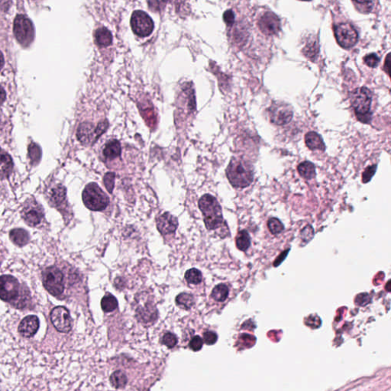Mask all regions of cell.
I'll return each mask as SVG.
<instances>
[{
  "instance_id": "6da1fadb",
  "label": "cell",
  "mask_w": 391,
  "mask_h": 391,
  "mask_svg": "<svg viewBox=\"0 0 391 391\" xmlns=\"http://www.w3.org/2000/svg\"><path fill=\"white\" fill-rule=\"evenodd\" d=\"M29 292L25 286H21L18 280L11 275L0 277V299L13 304L18 308L25 306Z\"/></svg>"
},
{
  "instance_id": "7a4b0ae2",
  "label": "cell",
  "mask_w": 391,
  "mask_h": 391,
  "mask_svg": "<svg viewBox=\"0 0 391 391\" xmlns=\"http://www.w3.org/2000/svg\"><path fill=\"white\" fill-rule=\"evenodd\" d=\"M199 207L204 216V223L208 230L227 228L223 219L221 206L213 196L203 195L199 200Z\"/></svg>"
},
{
  "instance_id": "3957f363",
  "label": "cell",
  "mask_w": 391,
  "mask_h": 391,
  "mask_svg": "<svg viewBox=\"0 0 391 391\" xmlns=\"http://www.w3.org/2000/svg\"><path fill=\"white\" fill-rule=\"evenodd\" d=\"M226 176L234 187H249L254 180L253 167L243 159L233 158L226 169Z\"/></svg>"
},
{
  "instance_id": "277c9868",
  "label": "cell",
  "mask_w": 391,
  "mask_h": 391,
  "mask_svg": "<svg viewBox=\"0 0 391 391\" xmlns=\"http://www.w3.org/2000/svg\"><path fill=\"white\" fill-rule=\"evenodd\" d=\"M372 94L366 87L355 89L351 95V103L355 116L361 123H370L372 119Z\"/></svg>"
},
{
  "instance_id": "5b68a950",
  "label": "cell",
  "mask_w": 391,
  "mask_h": 391,
  "mask_svg": "<svg viewBox=\"0 0 391 391\" xmlns=\"http://www.w3.org/2000/svg\"><path fill=\"white\" fill-rule=\"evenodd\" d=\"M82 198L84 205L92 211L105 210L110 203L108 196L96 183H90L86 186L83 191Z\"/></svg>"
},
{
  "instance_id": "8992f818",
  "label": "cell",
  "mask_w": 391,
  "mask_h": 391,
  "mask_svg": "<svg viewBox=\"0 0 391 391\" xmlns=\"http://www.w3.org/2000/svg\"><path fill=\"white\" fill-rule=\"evenodd\" d=\"M43 284L46 290L54 296H61L64 290V277L57 267L45 269L42 273Z\"/></svg>"
},
{
  "instance_id": "52a82bcc",
  "label": "cell",
  "mask_w": 391,
  "mask_h": 391,
  "mask_svg": "<svg viewBox=\"0 0 391 391\" xmlns=\"http://www.w3.org/2000/svg\"><path fill=\"white\" fill-rule=\"evenodd\" d=\"M108 126L109 123L107 120L99 123L96 128L91 123H82L77 130V138L82 144H94L107 131Z\"/></svg>"
},
{
  "instance_id": "ba28073f",
  "label": "cell",
  "mask_w": 391,
  "mask_h": 391,
  "mask_svg": "<svg viewBox=\"0 0 391 391\" xmlns=\"http://www.w3.org/2000/svg\"><path fill=\"white\" fill-rule=\"evenodd\" d=\"M14 33L17 41L24 47H28L34 40L32 22L25 15H18L14 21Z\"/></svg>"
},
{
  "instance_id": "9c48e42d",
  "label": "cell",
  "mask_w": 391,
  "mask_h": 391,
  "mask_svg": "<svg viewBox=\"0 0 391 391\" xmlns=\"http://www.w3.org/2000/svg\"><path fill=\"white\" fill-rule=\"evenodd\" d=\"M21 215L25 223L31 227L39 226L44 220L42 206L33 198L28 199L25 201Z\"/></svg>"
},
{
  "instance_id": "30bf717a",
  "label": "cell",
  "mask_w": 391,
  "mask_h": 391,
  "mask_svg": "<svg viewBox=\"0 0 391 391\" xmlns=\"http://www.w3.org/2000/svg\"><path fill=\"white\" fill-rule=\"evenodd\" d=\"M131 26L133 32L139 37H147L154 30V21L146 12L137 10L133 12L131 17Z\"/></svg>"
},
{
  "instance_id": "8fae6325",
  "label": "cell",
  "mask_w": 391,
  "mask_h": 391,
  "mask_svg": "<svg viewBox=\"0 0 391 391\" xmlns=\"http://www.w3.org/2000/svg\"><path fill=\"white\" fill-rule=\"evenodd\" d=\"M268 117L269 120L273 124L285 126L293 119V109L287 103L276 102L268 109Z\"/></svg>"
},
{
  "instance_id": "7c38bea8",
  "label": "cell",
  "mask_w": 391,
  "mask_h": 391,
  "mask_svg": "<svg viewBox=\"0 0 391 391\" xmlns=\"http://www.w3.org/2000/svg\"><path fill=\"white\" fill-rule=\"evenodd\" d=\"M335 36L342 48H351L359 40L357 31L349 23H342L335 27Z\"/></svg>"
},
{
  "instance_id": "4fadbf2b",
  "label": "cell",
  "mask_w": 391,
  "mask_h": 391,
  "mask_svg": "<svg viewBox=\"0 0 391 391\" xmlns=\"http://www.w3.org/2000/svg\"><path fill=\"white\" fill-rule=\"evenodd\" d=\"M51 320L57 331L64 333L70 332L72 328V319L68 310L64 306H57L51 313Z\"/></svg>"
},
{
  "instance_id": "5bb4252c",
  "label": "cell",
  "mask_w": 391,
  "mask_h": 391,
  "mask_svg": "<svg viewBox=\"0 0 391 391\" xmlns=\"http://www.w3.org/2000/svg\"><path fill=\"white\" fill-rule=\"evenodd\" d=\"M258 25L263 34L267 36H272L278 34L280 31L281 23L277 15H275L271 11H267L261 17L258 21Z\"/></svg>"
},
{
  "instance_id": "9a60e30c",
  "label": "cell",
  "mask_w": 391,
  "mask_h": 391,
  "mask_svg": "<svg viewBox=\"0 0 391 391\" xmlns=\"http://www.w3.org/2000/svg\"><path fill=\"white\" fill-rule=\"evenodd\" d=\"M48 203L57 210H61L66 203V189L61 184L48 187L46 191Z\"/></svg>"
},
{
  "instance_id": "2e32d148",
  "label": "cell",
  "mask_w": 391,
  "mask_h": 391,
  "mask_svg": "<svg viewBox=\"0 0 391 391\" xmlns=\"http://www.w3.org/2000/svg\"><path fill=\"white\" fill-rule=\"evenodd\" d=\"M156 223L158 231L162 235L174 233L178 227V220L177 218L169 213L160 215L156 220Z\"/></svg>"
},
{
  "instance_id": "e0dca14e",
  "label": "cell",
  "mask_w": 391,
  "mask_h": 391,
  "mask_svg": "<svg viewBox=\"0 0 391 391\" xmlns=\"http://www.w3.org/2000/svg\"><path fill=\"white\" fill-rule=\"evenodd\" d=\"M39 328V319L36 316H28L21 320L18 332L24 337H32Z\"/></svg>"
},
{
  "instance_id": "ac0fdd59",
  "label": "cell",
  "mask_w": 391,
  "mask_h": 391,
  "mask_svg": "<svg viewBox=\"0 0 391 391\" xmlns=\"http://www.w3.org/2000/svg\"><path fill=\"white\" fill-rule=\"evenodd\" d=\"M13 169L12 159L8 153L0 148V178L4 179L11 174Z\"/></svg>"
},
{
  "instance_id": "d6986e66",
  "label": "cell",
  "mask_w": 391,
  "mask_h": 391,
  "mask_svg": "<svg viewBox=\"0 0 391 391\" xmlns=\"http://www.w3.org/2000/svg\"><path fill=\"white\" fill-rule=\"evenodd\" d=\"M305 142L306 146L313 151L319 150L324 151L326 149V145L323 138L315 131H309L305 135Z\"/></svg>"
},
{
  "instance_id": "ffe728a7",
  "label": "cell",
  "mask_w": 391,
  "mask_h": 391,
  "mask_svg": "<svg viewBox=\"0 0 391 391\" xmlns=\"http://www.w3.org/2000/svg\"><path fill=\"white\" fill-rule=\"evenodd\" d=\"M319 52V45L317 39L314 37H312L310 39L306 41L304 48L303 49V53L308 59L310 61H314L317 57Z\"/></svg>"
},
{
  "instance_id": "44dd1931",
  "label": "cell",
  "mask_w": 391,
  "mask_h": 391,
  "mask_svg": "<svg viewBox=\"0 0 391 391\" xmlns=\"http://www.w3.org/2000/svg\"><path fill=\"white\" fill-rule=\"evenodd\" d=\"M9 236L10 239L13 242L14 244L17 245L20 247L28 244L30 240L29 234L28 232L22 229H12L10 232Z\"/></svg>"
},
{
  "instance_id": "7402d4cb",
  "label": "cell",
  "mask_w": 391,
  "mask_h": 391,
  "mask_svg": "<svg viewBox=\"0 0 391 391\" xmlns=\"http://www.w3.org/2000/svg\"><path fill=\"white\" fill-rule=\"evenodd\" d=\"M95 41L98 45L107 47L113 43V35L109 29L105 27H102L96 31Z\"/></svg>"
},
{
  "instance_id": "603a6c76",
  "label": "cell",
  "mask_w": 391,
  "mask_h": 391,
  "mask_svg": "<svg viewBox=\"0 0 391 391\" xmlns=\"http://www.w3.org/2000/svg\"><path fill=\"white\" fill-rule=\"evenodd\" d=\"M121 144L117 140H112L107 143L105 148L103 149V154L107 158L114 159L120 157L121 154Z\"/></svg>"
},
{
  "instance_id": "cb8c5ba5",
  "label": "cell",
  "mask_w": 391,
  "mask_h": 391,
  "mask_svg": "<svg viewBox=\"0 0 391 391\" xmlns=\"http://www.w3.org/2000/svg\"><path fill=\"white\" fill-rule=\"evenodd\" d=\"M297 170L300 175L306 180H311L316 177V167L309 161H303L299 164Z\"/></svg>"
},
{
  "instance_id": "d4e9b609",
  "label": "cell",
  "mask_w": 391,
  "mask_h": 391,
  "mask_svg": "<svg viewBox=\"0 0 391 391\" xmlns=\"http://www.w3.org/2000/svg\"><path fill=\"white\" fill-rule=\"evenodd\" d=\"M236 246L243 252H246L251 246V237L246 230L239 232L236 239Z\"/></svg>"
},
{
  "instance_id": "484cf974",
  "label": "cell",
  "mask_w": 391,
  "mask_h": 391,
  "mask_svg": "<svg viewBox=\"0 0 391 391\" xmlns=\"http://www.w3.org/2000/svg\"><path fill=\"white\" fill-rule=\"evenodd\" d=\"M101 306L103 311L110 313L114 311L115 309L118 307V301L114 296L110 293H107L102 299Z\"/></svg>"
},
{
  "instance_id": "4316f807",
  "label": "cell",
  "mask_w": 391,
  "mask_h": 391,
  "mask_svg": "<svg viewBox=\"0 0 391 391\" xmlns=\"http://www.w3.org/2000/svg\"><path fill=\"white\" fill-rule=\"evenodd\" d=\"M229 296V288L226 285L221 283L215 286L212 292L211 296L216 301L223 302Z\"/></svg>"
},
{
  "instance_id": "83f0119b",
  "label": "cell",
  "mask_w": 391,
  "mask_h": 391,
  "mask_svg": "<svg viewBox=\"0 0 391 391\" xmlns=\"http://www.w3.org/2000/svg\"><path fill=\"white\" fill-rule=\"evenodd\" d=\"M176 303L183 309H190L194 305V297L190 293H182L176 298Z\"/></svg>"
},
{
  "instance_id": "f1b7e54d",
  "label": "cell",
  "mask_w": 391,
  "mask_h": 391,
  "mask_svg": "<svg viewBox=\"0 0 391 391\" xmlns=\"http://www.w3.org/2000/svg\"><path fill=\"white\" fill-rule=\"evenodd\" d=\"M110 382L114 388H123L127 384V378L123 372L117 371L110 377Z\"/></svg>"
},
{
  "instance_id": "f546056e",
  "label": "cell",
  "mask_w": 391,
  "mask_h": 391,
  "mask_svg": "<svg viewBox=\"0 0 391 391\" xmlns=\"http://www.w3.org/2000/svg\"><path fill=\"white\" fill-rule=\"evenodd\" d=\"M185 279L189 283L199 284L201 283L203 276L200 270L196 268H192L186 272Z\"/></svg>"
},
{
  "instance_id": "4dcf8cb0",
  "label": "cell",
  "mask_w": 391,
  "mask_h": 391,
  "mask_svg": "<svg viewBox=\"0 0 391 391\" xmlns=\"http://www.w3.org/2000/svg\"><path fill=\"white\" fill-rule=\"evenodd\" d=\"M267 227L273 235L279 234L284 230V226L277 218H270L267 221Z\"/></svg>"
},
{
  "instance_id": "1f68e13d",
  "label": "cell",
  "mask_w": 391,
  "mask_h": 391,
  "mask_svg": "<svg viewBox=\"0 0 391 391\" xmlns=\"http://www.w3.org/2000/svg\"><path fill=\"white\" fill-rule=\"evenodd\" d=\"M28 155L31 164H37L40 161L41 157V151L39 146L34 143H31L28 147Z\"/></svg>"
},
{
  "instance_id": "d6a6232c",
  "label": "cell",
  "mask_w": 391,
  "mask_h": 391,
  "mask_svg": "<svg viewBox=\"0 0 391 391\" xmlns=\"http://www.w3.org/2000/svg\"><path fill=\"white\" fill-rule=\"evenodd\" d=\"M352 3L355 5V8L362 13H369L373 8L374 3L372 1L369 2H359V1H352Z\"/></svg>"
},
{
  "instance_id": "836d02e7",
  "label": "cell",
  "mask_w": 391,
  "mask_h": 391,
  "mask_svg": "<svg viewBox=\"0 0 391 391\" xmlns=\"http://www.w3.org/2000/svg\"><path fill=\"white\" fill-rule=\"evenodd\" d=\"M115 178H116V174L113 172H109L103 177L104 185L110 193H113V188H114Z\"/></svg>"
},
{
  "instance_id": "e575fe53",
  "label": "cell",
  "mask_w": 391,
  "mask_h": 391,
  "mask_svg": "<svg viewBox=\"0 0 391 391\" xmlns=\"http://www.w3.org/2000/svg\"><path fill=\"white\" fill-rule=\"evenodd\" d=\"M162 341L163 343L170 349L174 348L177 344V338L176 337L175 335L170 333V332H167L163 336Z\"/></svg>"
},
{
  "instance_id": "d590c367",
  "label": "cell",
  "mask_w": 391,
  "mask_h": 391,
  "mask_svg": "<svg viewBox=\"0 0 391 391\" xmlns=\"http://www.w3.org/2000/svg\"><path fill=\"white\" fill-rule=\"evenodd\" d=\"M365 64L370 67H376L380 62V58L376 54H370L364 57Z\"/></svg>"
},
{
  "instance_id": "8d00e7d4",
  "label": "cell",
  "mask_w": 391,
  "mask_h": 391,
  "mask_svg": "<svg viewBox=\"0 0 391 391\" xmlns=\"http://www.w3.org/2000/svg\"><path fill=\"white\" fill-rule=\"evenodd\" d=\"M377 165H372L367 167L365 171H364L363 175H362L363 183H368V182L370 181L373 176L375 175Z\"/></svg>"
},
{
  "instance_id": "74e56055",
  "label": "cell",
  "mask_w": 391,
  "mask_h": 391,
  "mask_svg": "<svg viewBox=\"0 0 391 391\" xmlns=\"http://www.w3.org/2000/svg\"><path fill=\"white\" fill-rule=\"evenodd\" d=\"M203 341L200 336H196L190 340V348L194 352L200 351L203 347Z\"/></svg>"
},
{
  "instance_id": "f35d334b",
  "label": "cell",
  "mask_w": 391,
  "mask_h": 391,
  "mask_svg": "<svg viewBox=\"0 0 391 391\" xmlns=\"http://www.w3.org/2000/svg\"><path fill=\"white\" fill-rule=\"evenodd\" d=\"M371 297L368 293H364L359 294L355 299V303L359 306H364L370 303Z\"/></svg>"
},
{
  "instance_id": "ab89813d",
  "label": "cell",
  "mask_w": 391,
  "mask_h": 391,
  "mask_svg": "<svg viewBox=\"0 0 391 391\" xmlns=\"http://www.w3.org/2000/svg\"><path fill=\"white\" fill-rule=\"evenodd\" d=\"M223 20L228 26H232L235 23V13L233 10L229 9L223 14Z\"/></svg>"
},
{
  "instance_id": "60d3db41",
  "label": "cell",
  "mask_w": 391,
  "mask_h": 391,
  "mask_svg": "<svg viewBox=\"0 0 391 391\" xmlns=\"http://www.w3.org/2000/svg\"><path fill=\"white\" fill-rule=\"evenodd\" d=\"M203 339L207 345H213L217 341V335L213 332H206L203 334Z\"/></svg>"
},
{
  "instance_id": "b9f144b4",
  "label": "cell",
  "mask_w": 391,
  "mask_h": 391,
  "mask_svg": "<svg viewBox=\"0 0 391 391\" xmlns=\"http://www.w3.org/2000/svg\"><path fill=\"white\" fill-rule=\"evenodd\" d=\"M390 57H391V54H388V56H387V59L385 64V71H386V73L388 74V75H390V67H391V61H390Z\"/></svg>"
},
{
  "instance_id": "7bdbcfd3",
  "label": "cell",
  "mask_w": 391,
  "mask_h": 391,
  "mask_svg": "<svg viewBox=\"0 0 391 391\" xmlns=\"http://www.w3.org/2000/svg\"><path fill=\"white\" fill-rule=\"evenodd\" d=\"M5 97H6V95H5V90L0 86V106L2 105L4 101H5Z\"/></svg>"
},
{
  "instance_id": "ee69618b",
  "label": "cell",
  "mask_w": 391,
  "mask_h": 391,
  "mask_svg": "<svg viewBox=\"0 0 391 391\" xmlns=\"http://www.w3.org/2000/svg\"><path fill=\"white\" fill-rule=\"evenodd\" d=\"M3 65H4V57H3V55H2V52L0 51V71L2 70Z\"/></svg>"
},
{
  "instance_id": "f6af8a7d",
  "label": "cell",
  "mask_w": 391,
  "mask_h": 391,
  "mask_svg": "<svg viewBox=\"0 0 391 391\" xmlns=\"http://www.w3.org/2000/svg\"><path fill=\"white\" fill-rule=\"evenodd\" d=\"M2 120H1V118H0V130L2 129Z\"/></svg>"
}]
</instances>
